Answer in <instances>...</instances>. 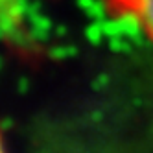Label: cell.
<instances>
[{"label": "cell", "instance_id": "1", "mask_svg": "<svg viewBox=\"0 0 153 153\" xmlns=\"http://www.w3.org/2000/svg\"><path fill=\"white\" fill-rule=\"evenodd\" d=\"M102 9L114 22L135 28L153 48V0H102Z\"/></svg>", "mask_w": 153, "mask_h": 153}, {"label": "cell", "instance_id": "2", "mask_svg": "<svg viewBox=\"0 0 153 153\" xmlns=\"http://www.w3.org/2000/svg\"><path fill=\"white\" fill-rule=\"evenodd\" d=\"M17 0H0V9L4 7H11V4H15Z\"/></svg>", "mask_w": 153, "mask_h": 153}, {"label": "cell", "instance_id": "3", "mask_svg": "<svg viewBox=\"0 0 153 153\" xmlns=\"http://www.w3.org/2000/svg\"><path fill=\"white\" fill-rule=\"evenodd\" d=\"M0 153H7V149H6V142H4V137H2V131H0Z\"/></svg>", "mask_w": 153, "mask_h": 153}]
</instances>
